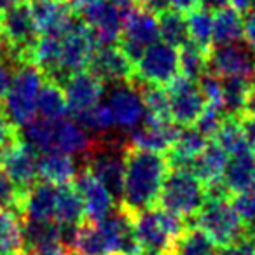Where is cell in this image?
<instances>
[{
    "instance_id": "6da1fadb",
    "label": "cell",
    "mask_w": 255,
    "mask_h": 255,
    "mask_svg": "<svg viewBox=\"0 0 255 255\" xmlns=\"http://www.w3.org/2000/svg\"><path fill=\"white\" fill-rule=\"evenodd\" d=\"M170 164L164 154L147 152L128 145L124 150V182L119 206L128 215L156 206Z\"/></svg>"
},
{
    "instance_id": "7a4b0ae2",
    "label": "cell",
    "mask_w": 255,
    "mask_h": 255,
    "mask_svg": "<svg viewBox=\"0 0 255 255\" xmlns=\"http://www.w3.org/2000/svg\"><path fill=\"white\" fill-rule=\"evenodd\" d=\"M131 226L143 254L168 255L177 238L189 227V222L159 206H150L131 215Z\"/></svg>"
},
{
    "instance_id": "3957f363",
    "label": "cell",
    "mask_w": 255,
    "mask_h": 255,
    "mask_svg": "<svg viewBox=\"0 0 255 255\" xmlns=\"http://www.w3.org/2000/svg\"><path fill=\"white\" fill-rule=\"evenodd\" d=\"M206 203V187L189 168H171L164 177L156 205L182 219H194Z\"/></svg>"
},
{
    "instance_id": "277c9868",
    "label": "cell",
    "mask_w": 255,
    "mask_h": 255,
    "mask_svg": "<svg viewBox=\"0 0 255 255\" xmlns=\"http://www.w3.org/2000/svg\"><path fill=\"white\" fill-rule=\"evenodd\" d=\"M44 75L35 65L25 63L12 74L11 86L4 96V112L16 128L32 123L37 116V96L44 84Z\"/></svg>"
},
{
    "instance_id": "5b68a950",
    "label": "cell",
    "mask_w": 255,
    "mask_h": 255,
    "mask_svg": "<svg viewBox=\"0 0 255 255\" xmlns=\"http://www.w3.org/2000/svg\"><path fill=\"white\" fill-rule=\"evenodd\" d=\"M21 65L30 63L32 47L39 39L35 21H33L30 0H12L2 7V35Z\"/></svg>"
},
{
    "instance_id": "8992f818",
    "label": "cell",
    "mask_w": 255,
    "mask_h": 255,
    "mask_svg": "<svg viewBox=\"0 0 255 255\" xmlns=\"http://www.w3.org/2000/svg\"><path fill=\"white\" fill-rule=\"evenodd\" d=\"M194 222L196 229L208 236L219 248L227 247L245 234V224L229 198H206V203L194 217Z\"/></svg>"
},
{
    "instance_id": "52a82bcc",
    "label": "cell",
    "mask_w": 255,
    "mask_h": 255,
    "mask_svg": "<svg viewBox=\"0 0 255 255\" xmlns=\"http://www.w3.org/2000/svg\"><path fill=\"white\" fill-rule=\"evenodd\" d=\"M93 32L84 23H75L65 35L60 37V63H58L56 82L63 84L70 75L84 72L96 51Z\"/></svg>"
},
{
    "instance_id": "ba28073f",
    "label": "cell",
    "mask_w": 255,
    "mask_h": 255,
    "mask_svg": "<svg viewBox=\"0 0 255 255\" xmlns=\"http://www.w3.org/2000/svg\"><path fill=\"white\" fill-rule=\"evenodd\" d=\"M156 42H159V23L156 12L143 7H135L126 12L119 47L131 60V63L135 65L138 58Z\"/></svg>"
},
{
    "instance_id": "9c48e42d",
    "label": "cell",
    "mask_w": 255,
    "mask_h": 255,
    "mask_svg": "<svg viewBox=\"0 0 255 255\" xmlns=\"http://www.w3.org/2000/svg\"><path fill=\"white\" fill-rule=\"evenodd\" d=\"M178 74V49L166 42H156L135 63L133 81L164 88Z\"/></svg>"
},
{
    "instance_id": "30bf717a",
    "label": "cell",
    "mask_w": 255,
    "mask_h": 255,
    "mask_svg": "<svg viewBox=\"0 0 255 255\" xmlns=\"http://www.w3.org/2000/svg\"><path fill=\"white\" fill-rule=\"evenodd\" d=\"M208 72L220 79H248L254 84L255 53L243 42L215 46L208 53Z\"/></svg>"
},
{
    "instance_id": "8fae6325",
    "label": "cell",
    "mask_w": 255,
    "mask_h": 255,
    "mask_svg": "<svg viewBox=\"0 0 255 255\" xmlns=\"http://www.w3.org/2000/svg\"><path fill=\"white\" fill-rule=\"evenodd\" d=\"M0 166L18 187V191L26 194L39 178V152L21 136H18L4 149Z\"/></svg>"
},
{
    "instance_id": "7c38bea8",
    "label": "cell",
    "mask_w": 255,
    "mask_h": 255,
    "mask_svg": "<svg viewBox=\"0 0 255 255\" xmlns=\"http://www.w3.org/2000/svg\"><path fill=\"white\" fill-rule=\"evenodd\" d=\"M166 93L170 98L171 121L178 128L194 126L206 107L199 86L194 81H189L187 77L178 74L166 86Z\"/></svg>"
},
{
    "instance_id": "4fadbf2b",
    "label": "cell",
    "mask_w": 255,
    "mask_h": 255,
    "mask_svg": "<svg viewBox=\"0 0 255 255\" xmlns=\"http://www.w3.org/2000/svg\"><path fill=\"white\" fill-rule=\"evenodd\" d=\"M107 103L112 110L117 129L121 131L131 133L135 128L143 123L145 107H143L140 86L135 81L112 86Z\"/></svg>"
},
{
    "instance_id": "5bb4252c",
    "label": "cell",
    "mask_w": 255,
    "mask_h": 255,
    "mask_svg": "<svg viewBox=\"0 0 255 255\" xmlns=\"http://www.w3.org/2000/svg\"><path fill=\"white\" fill-rule=\"evenodd\" d=\"M82 23L93 32L98 46H116L119 42L124 23V12L119 11L110 0H100L79 14Z\"/></svg>"
},
{
    "instance_id": "9a60e30c",
    "label": "cell",
    "mask_w": 255,
    "mask_h": 255,
    "mask_svg": "<svg viewBox=\"0 0 255 255\" xmlns=\"http://www.w3.org/2000/svg\"><path fill=\"white\" fill-rule=\"evenodd\" d=\"M74 185L84 205L86 222H100L116 208V199L109 189L88 170L82 168L74 178Z\"/></svg>"
},
{
    "instance_id": "2e32d148",
    "label": "cell",
    "mask_w": 255,
    "mask_h": 255,
    "mask_svg": "<svg viewBox=\"0 0 255 255\" xmlns=\"http://www.w3.org/2000/svg\"><path fill=\"white\" fill-rule=\"evenodd\" d=\"M39 35L61 37L77 23V14L67 0H30Z\"/></svg>"
},
{
    "instance_id": "e0dca14e",
    "label": "cell",
    "mask_w": 255,
    "mask_h": 255,
    "mask_svg": "<svg viewBox=\"0 0 255 255\" xmlns=\"http://www.w3.org/2000/svg\"><path fill=\"white\" fill-rule=\"evenodd\" d=\"M88 68L103 84L112 86L131 82L135 75V65L119 46H100L93 54Z\"/></svg>"
},
{
    "instance_id": "ac0fdd59",
    "label": "cell",
    "mask_w": 255,
    "mask_h": 255,
    "mask_svg": "<svg viewBox=\"0 0 255 255\" xmlns=\"http://www.w3.org/2000/svg\"><path fill=\"white\" fill-rule=\"evenodd\" d=\"M95 145L96 140L93 138V135H89L75 121L65 117V119L53 123L51 150L54 152H63L72 157H82L86 161L95 150Z\"/></svg>"
},
{
    "instance_id": "d6986e66",
    "label": "cell",
    "mask_w": 255,
    "mask_h": 255,
    "mask_svg": "<svg viewBox=\"0 0 255 255\" xmlns=\"http://www.w3.org/2000/svg\"><path fill=\"white\" fill-rule=\"evenodd\" d=\"M61 88H63L68 103V112H72L74 116L98 105L105 93V84L91 72L86 70L70 75L61 84Z\"/></svg>"
},
{
    "instance_id": "ffe728a7",
    "label": "cell",
    "mask_w": 255,
    "mask_h": 255,
    "mask_svg": "<svg viewBox=\"0 0 255 255\" xmlns=\"http://www.w3.org/2000/svg\"><path fill=\"white\" fill-rule=\"evenodd\" d=\"M182 128L175 123H150L143 121L138 128L129 133V147L147 152L166 154L177 140Z\"/></svg>"
},
{
    "instance_id": "44dd1931",
    "label": "cell",
    "mask_w": 255,
    "mask_h": 255,
    "mask_svg": "<svg viewBox=\"0 0 255 255\" xmlns=\"http://www.w3.org/2000/svg\"><path fill=\"white\" fill-rule=\"evenodd\" d=\"M56 191L58 187L46 182H37L25 194L21 212L28 222H54V210H56Z\"/></svg>"
},
{
    "instance_id": "7402d4cb",
    "label": "cell",
    "mask_w": 255,
    "mask_h": 255,
    "mask_svg": "<svg viewBox=\"0 0 255 255\" xmlns=\"http://www.w3.org/2000/svg\"><path fill=\"white\" fill-rule=\"evenodd\" d=\"M255 178V149H247L229 156L227 166L222 177V185L229 196L240 194L254 185Z\"/></svg>"
},
{
    "instance_id": "603a6c76",
    "label": "cell",
    "mask_w": 255,
    "mask_h": 255,
    "mask_svg": "<svg viewBox=\"0 0 255 255\" xmlns=\"http://www.w3.org/2000/svg\"><path fill=\"white\" fill-rule=\"evenodd\" d=\"M227 159H229V156H227L215 142H210V143H206L205 150L192 161L189 170L199 178V182H201L206 189H210V187H213V185L222 184V177L227 166Z\"/></svg>"
},
{
    "instance_id": "cb8c5ba5",
    "label": "cell",
    "mask_w": 255,
    "mask_h": 255,
    "mask_svg": "<svg viewBox=\"0 0 255 255\" xmlns=\"http://www.w3.org/2000/svg\"><path fill=\"white\" fill-rule=\"evenodd\" d=\"M75 175H77L75 157L54 150L39 154V177L42 182L60 187L72 184Z\"/></svg>"
},
{
    "instance_id": "d4e9b609",
    "label": "cell",
    "mask_w": 255,
    "mask_h": 255,
    "mask_svg": "<svg viewBox=\"0 0 255 255\" xmlns=\"http://www.w3.org/2000/svg\"><path fill=\"white\" fill-rule=\"evenodd\" d=\"M86 220L84 205L75 189L74 182L60 185L56 191V210H54V222L61 231H72Z\"/></svg>"
},
{
    "instance_id": "484cf974",
    "label": "cell",
    "mask_w": 255,
    "mask_h": 255,
    "mask_svg": "<svg viewBox=\"0 0 255 255\" xmlns=\"http://www.w3.org/2000/svg\"><path fill=\"white\" fill-rule=\"evenodd\" d=\"M208 140L196 129L194 126L182 128L177 140L168 150V164L170 168H189L192 161L205 150Z\"/></svg>"
},
{
    "instance_id": "4316f807",
    "label": "cell",
    "mask_w": 255,
    "mask_h": 255,
    "mask_svg": "<svg viewBox=\"0 0 255 255\" xmlns=\"http://www.w3.org/2000/svg\"><path fill=\"white\" fill-rule=\"evenodd\" d=\"M37 114L40 116V119L49 123H56L67 117L68 103L61 84L44 79V84L37 96Z\"/></svg>"
},
{
    "instance_id": "83f0119b",
    "label": "cell",
    "mask_w": 255,
    "mask_h": 255,
    "mask_svg": "<svg viewBox=\"0 0 255 255\" xmlns=\"http://www.w3.org/2000/svg\"><path fill=\"white\" fill-rule=\"evenodd\" d=\"M30 63L35 65L46 79L56 82L58 63H60V37L39 35L32 47Z\"/></svg>"
},
{
    "instance_id": "f1b7e54d",
    "label": "cell",
    "mask_w": 255,
    "mask_h": 255,
    "mask_svg": "<svg viewBox=\"0 0 255 255\" xmlns=\"http://www.w3.org/2000/svg\"><path fill=\"white\" fill-rule=\"evenodd\" d=\"M25 252L23 219L14 210H0V255H18Z\"/></svg>"
},
{
    "instance_id": "f546056e",
    "label": "cell",
    "mask_w": 255,
    "mask_h": 255,
    "mask_svg": "<svg viewBox=\"0 0 255 255\" xmlns=\"http://www.w3.org/2000/svg\"><path fill=\"white\" fill-rule=\"evenodd\" d=\"M243 40V16L233 7H226L213 16V44L226 46Z\"/></svg>"
},
{
    "instance_id": "4dcf8cb0",
    "label": "cell",
    "mask_w": 255,
    "mask_h": 255,
    "mask_svg": "<svg viewBox=\"0 0 255 255\" xmlns=\"http://www.w3.org/2000/svg\"><path fill=\"white\" fill-rule=\"evenodd\" d=\"M74 117L75 123L84 128L89 135H98L102 138H105V136H109L110 131L117 129L112 110H110L107 102H100L98 105L91 107V109L84 110V112L75 114Z\"/></svg>"
},
{
    "instance_id": "1f68e13d",
    "label": "cell",
    "mask_w": 255,
    "mask_h": 255,
    "mask_svg": "<svg viewBox=\"0 0 255 255\" xmlns=\"http://www.w3.org/2000/svg\"><path fill=\"white\" fill-rule=\"evenodd\" d=\"M213 142L227 154V156H234L238 152L250 149L247 136H245L243 126H241V117L226 116V119L220 124L219 131L213 136ZM254 149V147H252Z\"/></svg>"
},
{
    "instance_id": "d6a6232c",
    "label": "cell",
    "mask_w": 255,
    "mask_h": 255,
    "mask_svg": "<svg viewBox=\"0 0 255 255\" xmlns=\"http://www.w3.org/2000/svg\"><path fill=\"white\" fill-rule=\"evenodd\" d=\"M208 53L194 42H185L178 47V72L189 81L198 82L208 72Z\"/></svg>"
},
{
    "instance_id": "836d02e7",
    "label": "cell",
    "mask_w": 255,
    "mask_h": 255,
    "mask_svg": "<svg viewBox=\"0 0 255 255\" xmlns=\"http://www.w3.org/2000/svg\"><path fill=\"white\" fill-rule=\"evenodd\" d=\"M168 255H219V247L199 229L189 226L177 238Z\"/></svg>"
},
{
    "instance_id": "e575fe53",
    "label": "cell",
    "mask_w": 255,
    "mask_h": 255,
    "mask_svg": "<svg viewBox=\"0 0 255 255\" xmlns=\"http://www.w3.org/2000/svg\"><path fill=\"white\" fill-rule=\"evenodd\" d=\"M138 86H140V91H142L143 107H145V117H143V121H150V123H170L171 121L170 98H168L166 89L161 88V86H149V84H138Z\"/></svg>"
},
{
    "instance_id": "d590c367",
    "label": "cell",
    "mask_w": 255,
    "mask_h": 255,
    "mask_svg": "<svg viewBox=\"0 0 255 255\" xmlns=\"http://www.w3.org/2000/svg\"><path fill=\"white\" fill-rule=\"evenodd\" d=\"M157 23H159V39L173 47H182L189 42L187 19L184 14L173 9H164L157 12Z\"/></svg>"
},
{
    "instance_id": "8d00e7d4",
    "label": "cell",
    "mask_w": 255,
    "mask_h": 255,
    "mask_svg": "<svg viewBox=\"0 0 255 255\" xmlns=\"http://www.w3.org/2000/svg\"><path fill=\"white\" fill-rule=\"evenodd\" d=\"M189 40L198 44L199 47L210 51L213 44V14L203 9H192L187 18Z\"/></svg>"
},
{
    "instance_id": "74e56055",
    "label": "cell",
    "mask_w": 255,
    "mask_h": 255,
    "mask_svg": "<svg viewBox=\"0 0 255 255\" xmlns=\"http://www.w3.org/2000/svg\"><path fill=\"white\" fill-rule=\"evenodd\" d=\"M252 86L254 84L248 79H222L224 112H226V116L241 117Z\"/></svg>"
},
{
    "instance_id": "f35d334b",
    "label": "cell",
    "mask_w": 255,
    "mask_h": 255,
    "mask_svg": "<svg viewBox=\"0 0 255 255\" xmlns=\"http://www.w3.org/2000/svg\"><path fill=\"white\" fill-rule=\"evenodd\" d=\"M23 238L25 250H32L44 243L61 240V227L56 222H28L23 220Z\"/></svg>"
},
{
    "instance_id": "ab89813d",
    "label": "cell",
    "mask_w": 255,
    "mask_h": 255,
    "mask_svg": "<svg viewBox=\"0 0 255 255\" xmlns=\"http://www.w3.org/2000/svg\"><path fill=\"white\" fill-rule=\"evenodd\" d=\"M199 91H201L203 98H205L206 107H213L224 112V89H222V79L217 77L212 72H206L201 79H199ZM226 114V112H224Z\"/></svg>"
},
{
    "instance_id": "60d3db41",
    "label": "cell",
    "mask_w": 255,
    "mask_h": 255,
    "mask_svg": "<svg viewBox=\"0 0 255 255\" xmlns=\"http://www.w3.org/2000/svg\"><path fill=\"white\" fill-rule=\"evenodd\" d=\"M23 198L25 194L18 191L11 178L0 170V210H14L16 213L21 212Z\"/></svg>"
},
{
    "instance_id": "b9f144b4",
    "label": "cell",
    "mask_w": 255,
    "mask_h": 255,
    "mask_svg": "<svg viewBox=\"0 0 255 255\" xmlns=\"http://www.w3.org/2000/svg\"><path fill=\"white\" fill-rule=\"evenodd\" d=\"M224 119H226V114H224L222 110L213 109V107H205V110H203V114L199 116V119L196 121L194 128L208 140L217 135V131H219V128Z\"/></svg>"
},
{
    "instance_id": "7bdbcfd3",
    "label": "cell",
    "mask_w": 255,
    "mask_h": 255,
    "mask_svg": "<svg viewBox=\"0 0 255 255\" xmlns=\"http://www.w3.org/2000/svg\"><path fill=\"white\" fill-rule=\"evenodd\" d=\"M219 255H255V236L245 231L233 243L219 248Z\"/></svg>"
},
{
    "instance_id": "ee69618b",
    "label": "cell",
    "mask_w": 255,
    "mask_h": 255,
    "mask_svg": "<svg viewBox=\"0 0 255 255\" xmlns=\"http://www.w3.org/2000/svg\"><path fill=\"white\" fill-rule=\"evenodd\" d=\"M16 138H18V128L9 121L7 114L0 105V149H5Z\"/></svg>"
},
{
    "instance_id": "f6af8a7d",
    "label": "cell",
    "mask_w": 255,
    "mask_h": 255,
    "mask_svg": "<svg viewBox=\"0 0 255 255\" xmlns=\"http://www.w3.org/2000/svg\"><path fill=\"white\" fill-rule=\"evenodd\" d=\"M28 254L30 255H70V248L61 240H58L32 248V250H28Z\"/></svg>"
},
{
    "instance_id": "bcb514c9",
    "label": "cell",
    "mask_w": 255,
    "mask_h": 255,
    "mask_svg": "<svg viewBox=\"0 0 255 255\" xmlns=\"http://www.w3.org/2000/svg\"><path fill=\"white\" fill-rule=\"evenodd\" d=\"M243 40L255 53V9L247 12V18L243 19Z\"/></svg>"
},
{
    "instance_id": "7dc6e473",
    "label": "cell",
    "mask_w": 255,
    "mask_h": 255,
    "mask_svg": "<svg viewBox=\"0 0 255 255\" xmlns=\"http://www.w3.org/2000/svg\"><path fill=\"white\" fill-rule=\"evenodd\" d=\"M199 2L201 0H161L164 9H173L178 12H191L192 9L199 7Z\"/></svg>"
},
{
    "instance_id": "c3c4849f",
    "label": "cell",
    "mask_w": 255,
    "mask_h": 255,
    "mask_svg": "<svg viewBox=\"0 0 255 255\" xmlns=\"http://www.w3.org/2000/svg\"><path fill=\"white\" fill-rule=\"evenodd\" d=\"M12 74H14V68L9 67L5 61L0 60V102L4 100L5 93H7L9 86H11Z\"/></svg>"
},
{
    "instance_id": "681fc988",
    "label": "cell",
    "mask_w": 255,
    "mask_h": 255,
    "mask_svg": "<svg viewBox=\"0 0 255 255\" xmlns=\"http://www.w3.org/2000/svg\"><path fill=\"white\" fill-rule=\"evenodd\" d=\"M226 7H229V0H201L199 2V9L210 12V14H215Z\"/></svg>"
},
{
    "instance_id": "f907efd6",
    "label": "cell",
    "mask_w": 255,
    "mask_h": 255,
    "mask_svg": "<svg viewBox=\"0 0 255 255\" xmlns=\"http://www.w3.org/2000/svg\"><path fill=\"white\" fill-rule=\"evenodd\" d=\"M241 126L248 143L255 149V117H241Z\"/></svg>"
},
{
    "instance_id": "816d5d0a",
    "label": "cell",
    "mask_w": 255,
    "mask_h": 255,
    "mask_svg": "<svg viewBox=\"0 0 255 255\" xmlns=\"http://www.w3.org/2000/svg\"><path fill=\"white\" fill-rule=\"evenodd\" d=\"M229 5L236 9L240 14H247L252 9H255V0H229Z\"/></svg>"
},
{
    "instance_id": "f5cc1de1",
    "label": "cell",
    "mask_w": 255,
    "mask_h": 255,
    "mask_svg": "<svg viewBox=\"0 0 255 255\" xmlns=\"http://www.w3.org/2000/svg\"><path fill=\"white\" fill-rule=\"evenodd\" d=\"M241 117H255V86H252L250 93H248Z\"/></svg>"
},
{
    "instance_id": "db71d44e",
    "label": "cell",
    "mask_w": 255,
    "mask_h": 255,
    "mask_svg": "<svg viewBox=\"0 0 255 255\" xmlns=\"http://www.w3.org/2000/svg\"><path fill=\"white\" fill-rule=\"evenodd\" d=\"M135 2L138 7H143V9H147L150 4H152V0H135Z\"/></svg>"
},
{
    "instance_id": "11a10c76",
    "label": "cell",
    "mask_w": 255,
    "mask_h": 255,
    "mask_svg": "<svg viewBox=\"0 0 255 255\" xmlns=\"http://www.w3.org/2000/svg\"><path fill=\"white\" fill-rule=\"evenodd\" d=\"M0 35H2V7H0Z\"/></svg>"
},
{
    "instance_id": "9f6ffc18",
    "label": "cell",
    "mask_w": 255,
    "mask_h": 255,
    "mask_svg": "<svg viewBox=\"0 0 255 255\" xmlns=\"http://www.w3.org/2000/svg\"><path fill=\"white\" fill-rule=\"evenodd\" d=\"M2 154H4V149H0V164H2Z\"/></svg>"
},
{
    "instance_id": "6f0895ef",
    "label": "cell",
    "mask_w": 255,
    "mask_h": 255,
    "mask_svg": "<svg viewBox=\"0 0 255 255\" xmlns=\"http://www.w3.org/2000/svg\"><path fill=\"white\" fill-rule=\"evenodd\" d=\"M18 255H30V254H28V252L25 250V252H21V254H18Z\"/></svg>"
},
{
    "instance_id": "680465c9",
    "label": "cell",
    "mask_w": 255,
    "mask_h": 255,
    "mask_svg": "<svg viewBox=\"0 0 255 255\" xmlns=\"http://www.w3.org/2000/svg\"><path fill=\"white\" fill-rule=\"evenodd\" d=\"M252 189H254V191H255V178H254V185H252Z\"/></svg>"
},
{
    "instance_id": "91938a15",
    "label": "cell",
    "mask_w": 255,
    "mask_h": 255,
    "mask_svg": "<svg viewBox=\"0 0 255 255\" xmlns=\"http://www.w3.org/2000/svg\"><path fill=\"white\" fill-rule=\"evenodd\" d=\"M74 255H81V254H74Z\"/></svg>"
}]
</instances>
